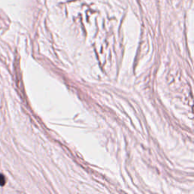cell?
<instances>
[{"instance_id": "6da1fadb", "label": "cell", "mask_w": 194, "mask_h": 194, "mask_svg": "<svg viewBox=\"0 0 194 194\" xmlns=\"http://www.w3.org/2000/svg\"><path fill=\"white\" fill-rule=\"evenodd\" d=\"M5 184V178L3 174H0V185L3 186Z\"/></svg>"}]
</instances>
